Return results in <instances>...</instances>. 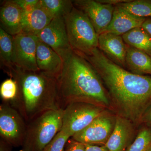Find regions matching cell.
<instances>
[{
	"label": "cell",
	"instance_id": "4dcf8cb0",
	"mask_svg": "<svg viewBox=\"0 0 151 151\" xmlns=\"http://www.w3.org/2000/svg\"><path fill=\"white\" fill-rule=\"evenodd\" d=\"M13 147L8 143L1 139H0V151H12Z\"/></svg>",
	"mask_w": 151,
	"mask_h": 151
},
{
	"label": "cell",
	"instance_id": "ffe728a7",
	"mask_svg": "<svg viewBox=\"0 0 151 151\" xmlns=\"http://www.w3.org/2000/svg\"><path fill=\"white\" fill-rule=\"evenodd\" d=\"M13 36L0 28V59L5 72L8 73L15 68L13 62Z\"/></svg>",
	"mask_w": 151,
	"mask_h": 151
},
{
	"label": "cell",
	"instance_id": "2e32d148",
	"mask_svg": "<svg viewBox=\"0 0 151 151\" xmlns=\"http://www.w3.org/2000/svg\"><path fill=\"white\" fill-rule=\"evenodd\" d=\"M23 12L14 0L4 2L0 10L1 28L12 36L21 33Z\"/></svg>",
	"mask_w": 151,
	"mask_h": 151
},
{
	"label": "cell",
	"instance_id": "f1b7e54d",
	"mask_svg": "<svg viewBox=\"0 0 151 151\" xmlns=\"http://www.w3.org/2000/svg\"><path fill=\"white\" fill-rule=\"evenodd\" d=\"M85 145V144H84ZM85 151H108L104 146L85 145Z\"/></svg>",
	"mask_w": 151,
	"mask_h": 151
},
{
	"label": "cell",
	"instance_id": "5b68a950",
	"mask_svg": "<svg viewBox=\"0 0 151 151\" xmlns=\"http://www.w3.org/2000/svg\"><path fill=\"white\" fill-rule=\"evenodd\" d=\"M64 19L72 51L82 57L91 55L98 48V35L88 17L74 6Z\"/></svg>",
	"mask_w": 151,
	"mask_h": 151
},
{
	"label": "cell",
	"instance_id": "484cf974",
	"mask_svg": "<svg viewBox=\"0 0 151 151\" xmlns=\"http://www.w3.org/2000/svg\"><path fill=\"white\" fill-rule=\"evenodd\" d=\"M24 12H29L40 6V0H14Z\"/></svg>",
	"mask_w": 151,
	"mask_h": 151
},
{
	"label": "cell",
	"instance_id": "4fadbf2b",
	"mask_svg": "<svg viewBox=\"0 0 151 151\" xmlns=\"http://www.w3.org/2000/svg\"><path fill=\"white\" fill-rule=\"evenodd\" d=\"M135 127L128 119L116 116L114 129L104 146L108 151H127L132 143Z\"/></svg>",
	"mask_w": 151,
	"mask_h": 151
},
{
	"label": "cell",
	"instance_id": "9a60e30c",
	"mask_svg": "<svg viewBox=\"0 0 151 151\" xmlns=\"http://www.w3.org/2000/svg\"><path fill=\"white\" fill-rule=\"evenodd\" d=\"M36 61L40 71L56 78L63 67V60L61 57L39 39L37 47Z\"/></svg>",
	"mask_w": 151,
	"mask_h": 151
},
{
	"label": "cell",
	"instance_id": "ac0fdd59",
	"mask_svg": "<svg viewBox=\"0 0 151 151\" xmlns=\"http://www.w3.org/2000/svg\"><path fill=\"white\" fill-rule=\"evenodd\" d=\"M126 65V69L132 73L151 76V57L128 45Z\"/></svg>",
	"mask_w": 151,
	"mask_h": 151
},
{
	"label": "cell",
	"instance_id": "d6a6232c",
	"mask_svg": "<svg viewBox=\"0 0 151 151\" xmlns=\"http://www.w3.org/2000/svg\"><path fill=\"white\" fill-rule=\"evenodd\" d=\"M147 151H151V147L150 148H149Z\"/></svg>",
	"mask_w": 151,
	"mask_h": 151
},
{
	"label": "cell",
	"instance_id": "8992f818",
	"mask_svg": "<svg viewBox=\"0 0 151 151\" xmlns=\"http://www.w3.org/2000/svg\"><path fill=\"white\" fill-rule=\"evenodd\" d=\"M107 110L90 103H70L63 109L61 131L72 137Z\"/></svg>",
	"mask_w": 151,
	"mask_h": 151
},
{
	"label": "cell",
	"instance_id": "f546056e",
	"mask_svg": "<svg viewBox=\"0 0 151 151\" xmlns=\"http://www.w3.org/2000/svg\"><path fill=\"white\" fill-rule=\"evenodd\" d=\"M130 0H98V1L103 4H108L115 6L121 3L127 2Z\"/></svg>",
	"mask_w": 151,
	"mask_h": 151
},
{
	"label": "cell",
	"instance_id": "cb8c5ba5",
	"mask_svg": "<svg viewBox=\"0 0 151 151\" xmlns=\"http://www.w3.org/2000/svg\"><path fill=\"white\" fill-rule=\"evenodd\" d=\"M151 147V128L146 126L138 132L127 151H147Z\"/></svg>",
	"mask_w": 151,
	"mask_h": 151
},
{
	"label": "cell",
	"instance_id": "ba28073f",
	"mask_svg": "<svg viewBox=\"0 0 151 151\" xmlns=\"http://www.w3.org/2000/svg\"><path fill=\"white\" fill-rule=\"evenodd\" d=\"M107 110L94 119L84 129L76 133L71 139L85 144L104 146L111 136L116 116Z\"/></svg>",
	"mask_w": 151,
	"mask_h": 151
},
{
	"label": "cell",
	"instance_id": "4316f807",
	"mask_svg": "<svg viewBox=\"0 0 151 151\" xmlns=\"http://www.w3.org/2000/svg\"><path fill=\"white\" fill-rule=\"evenodd\" d=\"M63 151H85V145L84 144L71 139L66 143Z\"/></svg>",
	"mask_w": 151,
	"mask_h": 151
},
{
	"label": "cell",
	"instance_id": "5bb4252c",
	"mask_svg": "<svg viewBox=\"0 0 151 151\" xmlns=\"http://www.w3.org/2000/svg\"><path fill=\"white\" fill-rule=\"evenodd\" d=\"M146 19L132 14L116 5L110 24L100 34L108 33L122 36L133 29L141 27Z\"/></svg>",
	"mask_w": 151,
	"mask_h": 151
},
{
	"label": "cell",
	"instance_id": "603a6c76",
	"mask_svg": "<svg viewBox=\"0 0 151 151\" xmlns=\"http://www.w3.org/2000/svg\"><path fill=\"white\" fill-rule=\"evenodd\" d=\"M18 86L17 81L12 77L6 79L0 86V96L2 103L14 107L18 95Z\"/></svg>",
	"mask_w": 151,
	"mask_h": 151
},
{
	"label": "cell",
	"instance_id": "e0dca14e",
	"mask_svg": "<svg viewBox=\"0 0 151 151\" xmlns=\"http://www.w3.org/2000/svg\"><path fill=\"white\" fill-rule=\"evenodd\" d=\"M52 19L40 6L31 11L24 12L22 32L37 36Z\"/></svg>",
	"mask_w": 151,
	"mask_h": 151
},
{
	"label": "cell",
	"instance_id": "1f68e13d",
	"mask_svg": "<svg viewBox=\"0 0 151 151\" xmlns=\"http://www.w3.org/2000/svg\"><path fill=\"white\" fill-rule=\"evenodd\" d=\"M142 27L151 36V18H147L143 23Z\"/></svg>",
	"mask_w": 151,
	"mask_h": 151
},
{
	"label": "cell",
	"instance_id": "d6986e66",
	"mask_svg": "<svg viewBox=\"0 0 151 151\" xmlns=\"http://www.w3.org/2000/svg\"><path fill=\"white\" fill-rule=\"evenodd\" d=\"M122 36L127 45L151 57V36L142 27L133 29Z\"/></svg>",
	"mask_w": 151,
	"mask_h": 151
},
{
	"label": "cell",
	"instance_id": "83f0119b",
	"mask_svg": "<svg viewBox=\"0 0 151 151\" xmlns=\"http://www.w3.org/2000/svg\"><path fill=\"white\" fill-rule=\"evenodd\" d=\"M151 128V106L147 110L142 119V124Z\"/></svg>",
	"mask_w": 151,
	"mask_h": 151
},
{
	"label": "cell",
	"instance_id": "30bf717a",
	"mask_svg": "<svg viewBox=\"0 0 151 151\" xmlns=\"http://www.w3.org/2000/svg\"><path fill=\"white\" fill-rule=\"evenodd\" d=\"M37 37L39 40L54 50L62 58L72 51L63 17L53 18Z\"/></svg>",
	"mask_w": 151,
	"mask_h": 151
},
{
	"label": "cell",
	"instance_id": "44dd1931",
	"mask_svg": "<svg viewBox=\"0 0 151 151\" xmlns=\"http://www.w3.org/2000/svg\"><path fill=\"white\" fill-rule=\"evenodd\" d=\"M40 6L53 18L64 17L74 7L73 1L70 0H40Z\"/></svg>",
	"mask_w": 151,
	"mask_h": 151
},
{
	"label": "cell",
	"instance_id": "7a4b0ae2",
	"mask_svg": "<svg viewBox=\"0 0 151 151\" xmlns=\"http://www.w3.org/2000/svg\"><path fill=\"white\" fill-rule=\"evenodd\" d=\"M63 59V67L56 78L60 108L63 110L70 103L81 102L110 111L108 90L93 66L72 50Z\"/></svg>",
	"mask_w": 151,
	"mask_h": 151
},
{
	"label": "cell",
	"instance_id": "9c48e42d",
	"mask_svg": "<svg viewBox=\"0 0 151 151\" xmlns=\"http://www.w3.org/2000/svg\"><path fill=\"white\" fill-rule=\"evenodd\" d=\"M13 36L15 68L25 72L40 71L36 61L37 36L23 32Z\"/></svg>",
	"mask_w": 151,
	"mask_h": 151
},
{
	"label": "cell",
	"instance_id": "7c38bea8",
	"mask_svg": "<svg viewBox=\"0 0 151 151\" xmlns=\"http://www.w3.org/2000/svg\"><path fill=\"white\" fill-rule=\"evenodd\" d=\"M98 48L112 62L126 69L127 45L122 36L100 34L98 35Z\"/></svg>",
	"mask_w": 151,
	"mask_h": 151
},
{
	"label": "cell",
	"instance_id": "d4e9b609",
	"mask_svg": "<svg viewBox=\"0 0 151 151\" xmlns=\"http://www.w3.org/2000/svg\"><path fill=\"white\" fill-rule=\"evenodd\" d=\"M70 138L68 135L60 131L42 151H63Z\"/></svg>",
	"mask_w": 151,
	"mask_h": 151
},
{
	"label": "cell",
	"instance_id": "277c9868",
	"mask_svg": "<svg viewBox=\"0 0 151 151\" xmlns=\"http://www.w3.org/2000/svg\"><path fill=\"white\" fill-rule=\"evenodd\" d=\"M63 110L45 112L27 124L24 142L20 151H42L60 131Z\"/></svg>",
	"mask_w": 151,
	"mask_h": 151
},
{
	"label": "cell",
	"instance_id": "3957f363",
	"mask_svg": "<svg viewBox=\"0 0 151 151\" xmlns=\"http://www.w3.org/2000/svg\"><path fill=\"white\" fill-rule=\"evenodd\" d=\"M8 74L18 86V95L13 107L27 124L45 112L61 109L55 77L40 71L25 72L16 68Z\"/></svg>",
	"mask_w": 151,
	"mask_h": 151
},
{
	"label": "cell",
	"instance_id": "52a82bcc",
	"mask_svg": "<svg viewBox=\"0 0 151 151\" xmlns=\"http://www.w3.org/2000/svg\"><path fill=\"white\" fill-rule=\"evenodd\" d=\"M27 124L20 113L8 103L0 105L1 139L12 147H22L24 142Z\"/></svg>",
	"mask_w": 151,
	"mask_h": 151
},
{
	"label": "cell",
	"instance_id": "8fae6325",
	"mask_svg": "<svg viewBox=\"0 0 151 151\" xmlns=\"http://www.w3.org/2000/svg\"><path fill=\"white\" fill-rule=\"evenodd\" d=\"M73 6L88 17L98 35L110 24L115 6L103 4L98 0H75Z\"/></svg>",
	"mask_w": 151,
	"mask_h": 151
},
{
	"label": "cell",
	"instance_id": "6da1fadb",
	"mask_svg": "<svg viewBox=\"0 0 151 151\" xmlns=\"http://www.w3.org/2000/svg\"><path fill=\"white\" fill-rule=\"evenodd\" d=\"M83 57L102 78L110 97V111L128 119L135 127L141 125L151 106V76L134 74L120 67L98 48Z\"/></svg>",
	"mask_w": 151,
	"mask_h": 151
},
{
	"label": "cell",
	"instance_id": "7402d4cb",
	"mask_svg": "<svg viewBox=\"0 0 151 151\" xmlns=\"http://www.w3.org/2000/svg\"><path fill=\"white\" fill-rule=\"evenodd\" d=\"M118 5L136 16L151 18V0H130Z\"/></svg>",
	"mask_w": 151,
	"mask_h": 151
}]
</instances>
